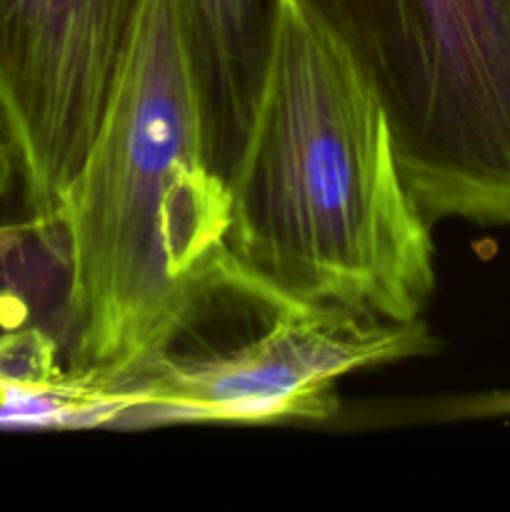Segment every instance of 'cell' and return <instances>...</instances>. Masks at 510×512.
Returning a JSON list of instances; mask_svg holds the SVG:
<instances>
[{
	"instance_id": "6da1fadb",
	"label": "cell",
	"mask_w": 510,
	"mask_h": 512,
	"mask_svg": "<svg viewBox=\"0 0 510 512\" xmlns=\"http://www.w3.org/2000/svg\"><path fill=\"white\" fill-rule=\"evenodd\" d=\"M228 193L225 293L265 310L330 305L423 320L433 223L405 185L378 90L305 0H280Z\"/></svg>"
},
{
	"instance_id": "7a4b0ae2",
	"label": "cell",
	"mask_w": 510,
	"mask_h": 512,
	"mask_svg": "<svg viewBox=\"0 0 510 512\" xmlns=\"http://www.w3.org/2000/svg\"><path fill=\"white\" fill-rule=\"evenodd\" d=\"M230 228L180 0H140L93 145L60 205L70 370L103 388L175 348L215 293Z\"/></svg>"
},
{
	"instance_id": "3957f363",
	"label": "cell",
	"mask_w": 510,
	"mask_h": 512,
	"mask_svg": "<svg viewBox=\"0 0 510 512\" xmlns=\"http://www.w3.org/2000/svg\"><path fill=\"white\" fill-rule=\"evenodd\" d=\"M363 65L430 223L510 225V0H305Z\"/></svg>"
},
{
	"instance_id": "277c9868",
	"label": "cell",
	"mask_w": 510,
	"mask_h": 512,
	"mask_svg": "<svg viewBox=\"0 0 510 512\" xmlns=\"http://www.w3.org/2000/svg\"><path fill=\"white\" fill-rule=\"evenodd\" d=\"M268 313V330L238 348L205 355L168 350L110 388L133 398L113 428L323 420L338 410L340 378L435 350L423 320L395 323L330 305H283Z\"/></svg>"
},
{
	"instance_id": "5b68a950",
	"label": "cell",
	"mask_w": 510,
	"mask_h": 512,
	"mask_svg": "<svg viewBox=\"0 0 510 512\" xmlns=\"http://www.w3.org/2000/svg\"><path fill=\"white\" fill-rule=\"evenodd\" d=\"M140 0H0V133L43 238L78 175Z\"/></svg>"
},
{
	"instance_id": "8992f818",
	"label": "cell",
	"mask_w": 510,
	"mask_h": 512,
	"mask_svg": "<svg viewBox=\"0 0 510 512\" xmlns=\"http://www.w3.org/2000/svg\"><path fill=\"white\" fill-rule=\"evenodd\" d=\"M280 0H180L208 165L228 183L263 88Z\"/></svg>"
},
{
	"instance_id": "52a82bcc",
	"label": "cell",
	"mask_w": 510,
	"mask_h": 512,
	"mask_svg": "<svg viewBox=\"0 0 510 512\" xmlns=\"http://www.w3.org/2000/svg\"><path fill=\"white\" fill-rule=\"evenodd\" d=\"M128 400L65 370L55 335L28 320H0V430L110 428Z\"/></svg>"
},
{
	"instance_id": "ba28073f",
	"label": "cell",
	"mask_w": 510,
	"mask_h": 512,
	"mask_svg": "<svg viewBox=\"0 0 510 512\" xmlns=\"http://www.w3.org/2000/svg\"><path fill=\"white\" fill-rule=\"evenodd\" d=\"M15 190L20 193L18 170H15L13 153H10L8 148V140H5L3 133H0V213H3V205L8 203V198L15 193ZM35 233H38V223H33L30 218L15 220V223H10V220H0V245H18Z\"/></svg>"
}]
</instances>
